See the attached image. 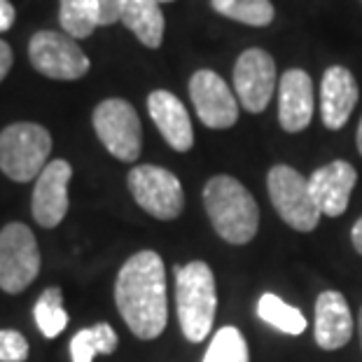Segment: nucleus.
Segmentation results:
<instances>
[{"label":"nucleus","mask_w":362,"mask_h":362,"mask_svg":"<svg viewBox=\"0 0 362 362\" xmlns=\"http://www.w3.org/2000/svg\"><path fill=\"white\" fill-rule=\"evenodd\" d=\"M129 192L136 204L157 220H175L185 208V192L178 175L161 166L141 164L129 171Z\"/></svg>","instance_id":"1a4fd4ad"},{"label":"nucleus","mask_w":362,"mask_h":362,"mask_svg":"<svg viewBox=\"0 0 362 362\" xmlns=\"http://www.w3.org/2000/svg\"><path fill=\"white\" fill-rule=\"evenodd\" d=\"M59 21L66 35L73 40L89 37L101 26L96 0H59Z\"/></svg>","instance_id":"aec40b11"},{"label":"nucleus","mask_w":362,"mask_h":362,"mask_svg":"<svg viewBox=\"0 0 362 362\" xmlns=\"http://www.w3.org/2000/svg\"><path fill=\"white\" fill-rule=\"evenodd\" d=\"M358 82L344 66H329L320 82V112L322 124L329 131L344 129L353 107L358 103Z\"/></svg>","instance_id":"dca6fc26"},{"label":"nucleus","mask_w":362,"mask_h":362,"mask_svg":"<svg viewBox=\"0 0 362 362\" xmlns=\"http://www.w3.org/2000/svg\"><path fill=\"white\" fill-rule=\"evenodd\" d=\"M358 327H360V344H362V309H360V322H358Z\"/></svg>","instance_id":"7c9ffc66"},{"label":"nucleus","mask_w":362,"mask_h":362,"mask_svg":"<svg viewBox=\"0 0 362 362\" xmlns=\"http://www.w3.org/2000/svg\"><path fill=\"white\" fill-rule=\"evenodd\" d=\"M204 362H248V344H245L241 329L232 325L218 329L208 346Z\"/></svg>","instance_id":"b1692460"},{"label":"nucleus","mask_w":362,"mask_h":362,"mask_svg":"<svg viewBox=\"0 0 362 362\" xmlns=\"http://www.w3.org/2000/svg\"><path fill=\"white\" fill-rule=\"evenodd\" d=\"M358 150H360V155H362V119H360V124H358Z\"/></svg>","instance_id":"c756f323"},{"label":"nucleus","mask_w":362,"mask_h":362,"mask_svg":"<svg viewBox=\"0 0 362 362\" xmlns=\"http://www.w3.org/2000/svg\"><path fill=\"white\" fill-rule=\"evenodd\" d=\"M358 182V171L349 161L337 159L315 168L309 178V189L318 211L327 218H339L346 213L351 202V192Z\"/></svg>","instance_id":"ddd939ff"},{"label":"nucleus","mask_w":362,"mask_h":362,"mask_svg":"<svg viewBox=\"0 0 362 362\" xmlns=\"http://www.w3.org/2000/svg\"><path fill=\"white\" fill-rule=\"evenodd\" d=\"M267 187L276 213L297 232H313L320 222V211L315 206L309 180L288 164H276L267 175Z\"/></svg>","instance_id":"39448f33"},{"label":"nucleus","mask_w":362,"mask_h":362,"mask_svg":"<svg viewBox=\"0 0 362 362\" xmlns=\"http://www.w3.org/2000/svg\"><path fill=\"white\" fill-rule=\"evenodd\" d=\"M213 10L245 26H269L274 21L272 0H211Z\"/></svg>","instance_id":"4be33fe9"},{"label":"nucleus","mask_w":362,"mask_h":362,"mask_svg":"<svg viewBox=\"0 0 362 362\" xmlns=\"http://www.w3.org/2000/svg\"><path fill=\"white\" fill-rule=\"evenodd\" d=\"M315 344L322 351L344 349L353 337V315L341 292L325 290L315 299Z\"/></svg>","instance_id":"2eb2a0df"},{"label":"nucleus","mask_w":362,"mask_h":362,"mask_svg":"<svg viewBox=\"0 0 362 362\" xmlns=\"http://www.w3.org/2000/svg\"><path fill=\"white\" fill-rule=\"evenodd\" d=\"M236 98L248 112H262L276 89V61L272 54L250 47L238 57L234 66Z\"/></svg>","instance_id":"9d476101"},{"label":"nucleus","mask_w":362,"mask_h":362,"mask_svg":"<svg viewBox=\"0 0 362 362\" xmlns=\"http://www.w3.org/2000/svg\"><path fill=\"white\" fill-rule=\"evenodd\" d=\"M119 21L145 47L159 49L164 40V12L157 0H122Z\"/></svg>","instance_id":"a211bd4d"},{"label":"nucleus","mask_w":362,"mask_h":362,"mask_svg":"<svg viewBox=\"0 0 362 362\" xmlns=\"http://www.w3.org/2000/svg\"><path fill=\"white\" fill-rule=\"evenodd\" d=\"M175 269V302L182 334L192 344H202L211 334L218 306L213 269L202 259Z\"/></svg>","instance_id":"7ed1b4c3"},{"label":"nucleus","mask_w":362,"mask_h":362,"mask_svg":"<svg viewBox=\"0 0 362 362\" xmlns=\"http://www.w3.org/2000/svg\"><path fill=\"white\" fill-rule=\"evenodd\" d=\"M73 178V166L66 159H54L37 175L30 211L40 227L54 229L64 222L68 213V182Z\"/></svg>","instance_id":"f8f14e48"},{"label":"nucleus","mask_w":362,"mask_h":362,"mask_svg":"<svg viewBox=\"0 0 362 362\" xmlns=\"http://www.w3.org/2000/svg\"><path fill=\"white\" fill-rule=\"evenodd\" d=\"M189 96L194 110L208 129H232L238 122V98L218 73L202 68L189 80Z\"/></svg>","instance_id":"9b49d317"},{"label":"nucleus","mask_w":362,"mask_h":362,"mask_svg":"<svg viewBox=\"0 0 362 362\" xmlns=\"http://www.w3.org/2000/svg\"><path fill=\"white\" fill-rule=\"evenodd\" d=\"M28 358V341L17 329H0V362H24Z\"/></svg>","instance_id":"393cba45"},{"label":"nucleus","mask_w":362,"mask_h":362,"mask_svg":"<svg viewBox=\"0 0 362 362\" xmlns=\"http://www.w3.org/2000/svg\"><path fill=\"white\" fill-rule=\"evenodd\" d=\"M148 112L152 122L161 131L164 141L171 145L175 152H189L194 145V131H192V119L187 107L175 94L166 89H157L148 96Z\"/></svg>","instance_id":"f3484780"},{"label":"nucleus","mask_w":362,"mask_h":362,"mask_svg":"<svg viewBox=\"0 0 362 362\" xmlns=\"http://www.w3.org/2000/svg\"><path fill=\"white\" fill-rule=\"evenodd\" d=\"M96 3H98V14H101V26L117 24L122 0H96Z\"/></svg>","instance_id":"a878e982"},{"label":"nucleus","mask_w":362,"mask_h":362,"mask_svg":"<svg viewBox=\"0 0 362 362\" xmlns=\"http://www.w3.org/2000/svg\"><path fill=\"white\" fill-rule=\"evenodd\" d=\"M115 304L138 339L152 341L164 332L168 322L166 269L155 250H141L124 262L115 281Z\"/></svg>","instance_id":"f257e3e1"},{"label":"nucleus","mask_w":362,"mask_h":362,"mask_svg":"<svg viewBox=\"0 0 362 362\" xmlns=\"http://www.w3.org/2000/svg\"><path fill=\"white\" fill-rule=\"evenodd\" d=\"M313 117V82L302 68H290L279 82V119L288 134H299Z\"/></svg>","instance_id":"4468645a"},{"label":"nucleus","mask_w":362,"mask_h":362,"mask_svg":"<svg viewBox=\"0 0 362 362\" xmlns=\"http://www.w3.org/2000/svg\"><path fill=\"white\" fill-rule=\"evenodd\" d=\"M204 206L215 232L227 243L245 245L255 238L259 227L257 202L232 175H213L206 182Z\"/></svg>","instance_id":"f03ea898"},{"label":"nucleus","mask_w":362,"mask_h":362,"mask_svg":"<svg viewBox=\"0 0 362 362\" xmlns=\"http://www.w3.org/2000/svg\"><path fill=\"white\" fill-rule=\"evenodd\" d=\"M157 3H171V0H157Z\"/></svg>","instance_id":"2f4dec72"},{"label":"nucleus","mask_w":362,"mask_h":362,"mask_svg":"<svg viewBox=\"0 0 362 362\" xmlns=\"http://www.w3.org/2000/svg\"><path fill=\"white\" fill-rule=\"evenodd\" d=\"M30 66L49 80L73 82L89 73V57L71 35L59 30H37L28 42Z\"/></svg>","instance_id":"6e6552de"},{"label":"nucleus","mask_w":362,"mask_h":362,"mask_svg":"<svg viewBox=\"0 0 362 362\" xmlns=\"http://www.w3.org/2000/svg\"><path fill=\"white\" fill-rule=\"evenodd\" d=\"M257 315L259 320H264L267 325L276 327L283 334H302L306 329V318L297 306H290L288 302H283L279 295L274 292H264L257 302Z\"/></svg>","instance_id":"412c9836"},{"label":"nucleus","mask_w":362,"mask_h":362,"mask_svg":"<svg viewBox=\"0 0 362 362\" xmlns=\"http://www.w3.org/2000/svg\"><path fill=\"white\" fill-rule=\"evenodd\" d=\"M12 61H14L12 47H10V45H7L5 40H0V82H3V80L7 78V73H10Z\"/></svg>","instance_id":"cd10ccee"},{"label":"nucleus","mask_w":362,"mask_h":362,"mask_svg":"<svg viewBox=\"0 0 362 362\" xmlns=\"http://www.w3.org/2000/svg\"><path fill=\"white\" fill-rule=\"evenodd\" d=\"M351 241H353V248H356L360 255H362V218L351 229Z\"/></svg>","instance_id":"c85d7f7f"},{"label":"nucleus","mask_w":362,"mask_h":362,"mask_svg":"<svg viewBox=\"0 0 362 362\" xmlns=\"http://www.w3.org/2000/svg\"><path fill=\"white\" fill-rule=\"evenodd\" d=\"M33 318H35L37 329L47 339H54L64 332L68 325V313L64 309V295H61L59 288L52 285V288H47L37 297Z\"/></svg>","instance_id":"5701e85b"},{"label":"nucleus","mask_w":362,"mask_h":362,"mask_svg":"<svg viewBox=\"0 0 362 362\" xmlns=\"http://www.w3.org/2000/svg\"><path fill=\"white\" fill-rule=\"evenodd\" d=\"M40 272V250L33 232L10 222L0 229V290L7 295H19L37 279Z\"/></svg>","instance_id":"0eeeda50"},{"label":"nucleus","mask_w":362,"mask_h":362,"mask_svg":"<svg viewBox=\"0 0 362 362\" xmlns=\"http://www.w3.org/2000/svg\"><path fill=\"white\" fill-rule=\"evenodd\" d=\"M14 19H17V10L10 0H0V33L10 30L14 26Z\"/></svg>","instance_id":"bb28decb"},{"label":"nucleus","mask_w":362,"mask_h":362,"mask_svg":"<svg viewBox=\"0 0 362 362\" xmlns=\"http://www.w3.org/2000/svg\"><path fill=\"white\" fill-rule=\"evenodd\" d=\"M119 344L117 332L107 322H96L91 327L80 329L71 339V360L73 362H94L96 356H110Z\"/></svg>","instance_id":"6ab92c4d"},{"label":"nucleus","mask_w":362,"mask_h":362,"mask_svg":"<svg viewBox=\"0 0 362 362\" xmlns=\"http://www.w3.org/2000/svg\"><path fill=\"white\" fill-rule=\"evenodd\" d=\"M52 136L35 122H14L0 131V171L14 182L37 180L47 166Z\"/></svg>","instance_id":"20e7f679"},{"label":"nucleus","mask_w":362,"mask_h":362,"mask_svg":"<svg viewBox=\"0 0 362 362\" xmlns=\"http://www.w3.org/2000/svg\"><path fill=\"white\" fill-rule=\"evenodd\" d=\"M98 141L115 159L136 161L143 148V129L136 107L124 98H105L91 115Z\"/></svg>","instance_id":"423d86ee"}]
</instances>
